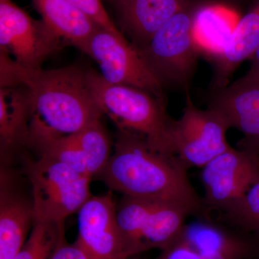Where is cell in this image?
<instances>
[{"label":"cell","instance_id":"1","mask_svg":"<svg viewBox=\"0 0 259 259\" xmlns=\"http://www.w3.org/2000/svg\"><path fill=\"white\" fill-rule=\"evenodd\" d=\"M1 88L22 85L31 97L28 145L37 148L53 140L69 137L100 120L103 112L89 86L87 71L28 69L0 52Z\"/></svg>","mask_w":259,"mask_h":259},{"label":"cell","instance_id":"2","mask_svg":"<svg viewBox=\"0 0 259 259\" xmlns=\"http://www.w3.org/2000/svg\"><path fill=\"white\" fill-rule=\"evenodd\" d=\"M187 169L176 156L160 152L141 135L120 131L113 153L97 177L124 196L175 202L190 208L194 218L209 217Z\"/></svg>","mask_w":259,"mask_h":259},{"label":"cell","instance_id":"3","mask_svg":"<svg viewBox=\"0 0 259 259\" xmlns=\"http://www.w3.org/2000/svg\"><path fill=\"white\" fill-rule=\"evenodd\" d=\"M89 86L103 114H107L119 131L141 135L160 152L172 151L173 119L167 114L164 98L127 85L109 82L100 74L87 71Z\"/></svg>","mask_w":259,"mask_h":259},{"label":"cell","instance_id":"4","mask_svg":"<svg viewBox=\"0 0 259 259\" xmlns=\"http://www.w3.org/2000/svg\"><path fill=\"white\" fill-rule=\"evenodd\" d=\"M25 172L32 187L34 220L64 223L91 197V178L50 156L28 162Z\"/></svg>","mask_w":259,"mask_h":259},{"label":"cell","instance_id":"5","mask_svg":"<svg viewBox=\"0 0 259 259\" xmlns=\"http://www.w3.org/2000/svg\"><path fill=\"white\" fill-rule=\"evenodd\" d=\"M197 9L190 4L158 29L144 47L138 48L162 82L189 90L199 50L194 35Z\"/></svg>","mask_w":259,"mask_h":259},{"label":"cell","instance_id":"6","mask_svg":"<svg viewBox=\"0 0 259 259\" xmlns=\"http://www.w3.org/2000/svg\"><path fill=\"white\" fill-rule=\"evenodd\" d=\"M231 128L226 117L213 107L201 110L186 90L185 107L179 120H174L171 146L174 154L187 168H203L231 148L226 139Z\"/></svg>","mask_w":259,"mask_h":259},{"label":"cell","instance_id":"7","mask_svg":"<svg viewBox=\"0 0 259 259\" xmlns=\"http://www.w3.org/2000/svg\"><path fill=\"white\" fill-rule=\"evenodd\" d=\"M83 52L96 61L102 77L109 82L134 87L163 98V83L138 47L131 46L122 33H115L100 27L94 32Z\"/></svg>","mask_w":259,"mask_h":259},{"label":"cell","instance_id":"8","mask_svg":"<svg viewBox=\"0 0 259 259\" xmlns=\"http://www.w3.org/2000/svg\"><path fill=\"white\" fill-rule=\"evenodd\" d=\"M204 204L221 212L259 182V153L231 148L202 168Z\"/></svg>","mask_w":259,"mask_h":259},{"label":"cell","instance_id":"9","mask_svg":"<svg viewBox=\"0 0 259 259\" xmlns=\"http://www.w3.org/2000/svg\"><path fill=\"white\" fill-rule=\"evenodd\" d=\"M60 38L44 22L34 20L12 0H0L1 50L28 69H39L61 46Z\"/></svg>","mask_w":259,"mask_h":259},{"label":"cell","instance_id":"10","mask_svg":"<svg viewBox=\"0 0 259 259\" xmlns=\"http://www.w3.org/2000/svg\"><path fill=\"white\" fill-rule=\"evenodd\" d=\"M111 192L91 197L78 211L77 243L90 259H127L131 256L116 221Z\"/></svg>","mask_w":259,"mask_h":259},{"label":"cell","instance_id":"11","mask_svg":"<svg viewBox=\"0 0 259 259\" xmlns=\"http://www.w3.org/2000/svg\"><path fill=\"white\" fill-rule=\"evenodd\" d=\"M195 218L193 222L186 223L173 242L210 256L225 259L258 258V236L242 231L212 215Z\"/></svg>","mask_w":259,"mask_h":259},{"label":"cell","instance_id":"12","mask_svg":"<svg viewBox=\"0 0 259 259\" xmlns=\"http://www.w3.org/2000/svg\"><path fill=\"white\" fill-rule=\"evenodd\" d=\"M209 107L243 134L241 148L259 153V81L242 77L217 90Z\"/></svg>","mask_w":259,"mask_h":259},{"label":"cell","instance_id":"13","mask_svg":"<svg viewBox=\"0 0 259 259\" xmlns=\"http://www.w3.org/2000/svg\"><path fill=\"white\" fill-rule=\"evenodd\" d=\"M9 171L1 168L0 259H14L34 224L32 202L15 188Z\"/></svg>","mask_w":259,"mask_h":259},{"label":"cell","instance_id":"14","mask_svg":"<svg viewBox=\"0 0 259 259\" xmlns=\"http://www.w3.org/2000/svg\"><path fill=\"white\" fill-rule=\"evenodd\" d=\"M32 111L30 93L22 85L0 89V151L2 161L28 144Z\"/></svg>","mask_w":259,"mask_h":259},{"label":"cell","instance_id":"15","mask_svg":"<svg viewBox=\"0 0 259 259\" xmlns=\"http://www.w3.org/2000/svg\"><path fill=\"white\" fill-rule=\"evenodd\" d=\"M32 3L51 32L82 52L94 32L100 28L68 0H32Z\"/></svg>","mask_w":259,"mask_h":259},{"label":"cell","instance_id":"16","mask_svg":"<svg viewBox=\"0 0 259 259\" xmlns=\"http://www.w3.org/2000/svg\"><path fill=\"white\" fill-rule=\"evenodd\" d=\"M259 47V0L237 20L229 40L220 54L214 56L217 64L215 88L226 86L232 73L246 59H250Z\"/></svg>","mask_w":259,"mask_h":259},{"label":"cell","instance_id":"17","mask_svg":"<svg viewBox=\"0 0 259 259\" xmlns=\"http://www.w3.org/2000/svg\"><path fill=\"white\" fill-rule=\"evenodd\" d=\"M190 0H130L121 7L124 28L137 42L148 44L158 29L190 5Z\"/></svg>","mask_w":259,"mask_h":259},{"label":"cell","instance_id":"18","mask_svg":"<svg viewBox=\"0 0 259 259\" xmlns=\"http://www.w3.org/2000/svg\"><path fill=\"white\" fill-rule=\"evenodd\" d=\"M190 216L194 217V213L185 206L158 201L141 227L139 253L151 248L164 249L176 239Z\"/></svg>","mask_w":259,"mask_h":259},{"label":"cell","instance_id":"19","mask_svg":"<svg viewBox=\"0 0 259 259\" xmlns=\"http://www.w3.org/2000/svg\"><path fill=\"white\" fill-rule=\"evenodd\" d=\"M235 24L222 10L212 7L197 9L194 35L199 51L217 56L226 47Z\"/></svg>","mask_w":259,"mask_h":259},{"label":"cell","instance_id":"20","mask_svg":"<svg viewBox=\"0 0 259 259\" xmlns=\"http://www.w3.org/2000/svg\"><path fill=\"white\" fill-rule=\"evenodd\" d=\"M64 238V223L34 222L31 233L14 259H50Z\"/></svg>","mask_w":259,"mask_h":259},{"label":"cell","instance_id":"21","mask_svg":"<svg viewBox=\"0 0 259 259\" xmlns=\"http://www.w3.org/2000/svg\"><path fill=\"white\" fill-rule=\"evenodd\" d=\"M73 137L86 155L90 176H98L112 155L111 141L106 130L99 120Z\"/></svg>","mask_w":259,"mask_h":259},{"label":"cell","instance_id":"22","mask_svg":"<svg viewBox=\"0 0 259 259\" xmlns=\"http://www.w3.org/2000/svg\"><path fill=\"white\" fill-rule=\"evenodd\" d=\"M218 214L220 221L259 237V182Z\"/></svg>","mask_w":259,"mask_h":259},{"label":"cell","instance_id":"23","mask_svg":"<svg viewBox=\"0 0 259 259\" xmlns=\"http://www.w3.org/2000/svg\"><path fill=\"white\" fill-rule=\"evenodd\" d=\"M40 155L50 156L62 162L80 175L92 178L88 159L73 136L53 140L36 148Z\"/></svg>","mask_w":259,"mask_h":259},{"label":"cell","instance_id":"24","mask_svg":"<svg viewBox=\"0 0 259 259\" xmlns=\"http://www.w3.org/2000/svg\"><path fill=\"white\" fill-rule=\"evenodd\" d=\"M68 1L82 10L83 13H86L90 18L93 19L99 26L115 33H121L107 14L102 4V0H68Z\"/></svg>","mask_w":259,"mask_h":259},{"label":"cell","instance_id":"25","mask_svg":"<svg viewBox=\"0 0 259 259\" xmlns=\"http://www.w3.org/2000/svg\"><path fill=\"white\" fill-rule=\"evenodd\" d=\"M156 259H225L202 254L185 245L173 242L164 249Z\"/></svg>","mask_w":259,"mask_h":259},{"label":"cell","instance_id":"26","mask_svg":"<svg viewBox=\"0 0 259 259\" xmlns=\"http://www.w3.org/2000/svg\"><path fill=\"white\" fill-rule=\"evenodd\" d=\"M50 259H90L81 245L75 242L73 244L61 243L51 255Z\"/></svg>","mask_w":259,"mask_h":259},{"label":"cell","instance_id":"27","mask_svg":"<svg viewBox=\"0 0 259 259\" xmlns=\"http://www.w3.org/2000/svg\"><path fill=\"white\" fill-rule=\"evenodd\" d=\"M250 60L251 61V65L244 77L259 81V47L250 57Z\"/></svg>","mask_w":259,"mask_h":259},{"label":"cell","instance_id":"28","mask_svg":"<svg viewBox=\"0 0 259 259\" xmlns=\"http://www.w3.org/2000/svg\"><path fill=\"white\" fill-rule=\"evenodd\" d=\"M113 3H115V4L119 5L120 8L121 7L123 6L124 5H125L126 3H128L130 0H112Z\"/></svg>","mask_w":259,"mask_h":259},{"label":"cell","instance_id":"29","mask_svg":"<svg viewBox=\"0 0 259 259\" xmlns=\"http://www.w3.org/2000/svg\"><path fill=\"white\" fill-rule=\"evenodd\" d=\"M256 259H259V255H258V258H257Z\"/></svg>","mask_w":259,"mask_h":259}]
</instances>
